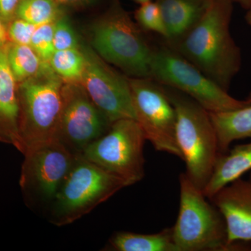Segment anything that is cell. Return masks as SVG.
<instances>
[{"label":"cell","mask_w":251,"mask_h":251,"mask_svg":"<svg viewBox=\"0 0 251 251\" xmlns=\"http://www.w3.org/2000/svg\"><path fill=\"white\" fill-rule=\"evenodd\" d=\"M49 64L64 82L80 83L85 69V54L81 48L54 51Z\"/></svg>","instance_id":"ffe728a7"},{"label":"cell","mask_w":251,"mask_h":251,"mask_svg":"<svg viewBox=\"0 0 251 251\" xmlns=\"http://www.w3.org/2000/svg\"><path fill=\"white\" fill-rule=\"evenodd\" d=\"M7 55L10 67L18 83L35 76L48 64L30 46L7 43Z\"/></svg>","instance_id":"d6986e66"},{"label":"cell","mask_w":251,"mask_h":251,"mask_svg":"<svg viewBox=\"0 0 251 251\" xmlns=\"http://www.w3.org/2000/svg\"><path fill=\"white\" fill-rule=\"evenodd\" d=\"M166 25V40L178 42L199 21L208 0H156Z\"/></svg>","instance_id":"2e32d148"},{"label":"cell","mask_w":251,"mask_h":251,"mask_svg":"<svg viewBox=\"0 0 251 251\" xmlns=\"http://www.w3.org/2000/svg\"><path fill=\"white\" fill-rule=\"evenodd\" d=\"M179 179V213L172 227L178 251H228L227 226L221 211L186 173Z\"/></svg>","instance_id":"8992f818"},{"label":"cell","mask_w":251,"mask_h":251,"mask_svg":"<svg viewBox=\"0 0 251 251\" xmlns=\"http://www.w3.org/2000/svg\"><path fill=\"white\" fill-rule=\"evenodd\" d=\"M56 2L64 6L73 7H85L94 2V0H54Z\"/></svg>","instance_id":"4316f807"},{"label":"cell","mask_w":251,"mask_h":251,"mask_svg":"<svg viewBox=\"0 0 251 251\" xmlns=\"http://www.w3.org/2000/svg\"><path fill=\"white\" fill-rule=\"evenodd\" d=\"M247 106L230 111L209 112L217 135L220 154L235 140L251 138V93Z\"/></svg>","instance_id":"e0dca14e"},{"label":"cell","mask_w":251,"mask_h":251,"mask_svg":"<svg viewBox=\"0 0 251 251\" xmlns=\"http://www.w3.org/2000/svg\"><path fill=\"white\" fill-rule=\"evenodd\" d=\"M55 23V22H54ZM54 23L42 25L36 28L31 38L30 46L44 62L49 64L54 52L53 31Z\"/></svg>","instance_id":"603a6c76"},{"label":"cell","mask_w":251,"mask_h":251,"mask_svg":"<svg viewBox=\"0 0 251 251\" xmlns=\"http://www.w3.org/2000/svg\"><path fill=\"white\" fill-rule=\"evenodd\" d=\"M137 3L139 4H144V3L148 2V1H151V0H134Z\"/></svg>","instance_id":"4dcf8cb0"},{"label":"cell","mask_w":251,"mask_h":251,"mask_svg":"<svg viewBox=\"0 0 251 251\" xmlns=\"http://www.w3.org/2000/svg\"><path fill=\"white\" fill-rule=\"evenodd\" d=\"M135 120L156 151L182 158L176 140V114L164 86L150 77H128Z\"/></svg>","instance_id":"9c48e42d"},{"label":"cell","mask_w":251,"mask_h":251,"mask_svg":"<svg viewBox=\"0 0 251 251\" xmlns=\"http://www.w3.org/2000/svg\"><path fill=\"white\" fill-rule=\"evenodd\" d=\"M246 21L248 23V25L251 26V9L247 11V14L245 16Z\"/></svg>","instance_id":"f546056e"},{"label":"cell","mask_w":251,"mask_h":251,"mask_svg":"<svg viewBox=\"0 0 251 251\" xmlns=\"http://www.w3.org/2000/svg\"><path fill=\"white\" fill-rule=\"evenodd\" d=\"M135 19L143 29L152 31L167 39V30L161 9L157 1H151L140 4L135 11Z\"/></svg>","instance_id":"7402d4cb"},{"label":"cell","mask_w":251,"mask_h":251,"mask_svg":"<svg viewBox=\"0 0 251 251\" xmlns=\"http://www.w3.org/2000/svg\"><path fill=\"white\" fill-rule=\"evenodd\" d=\"M64 15L54 0H21L16 11V18L36 26L56 22Z\"/></svg>","instance_id":"44dd1931"},{"label":"cell","mask_w":251,"mask_h":251,"mask_svg":"<svg viewBox=\"0 0 251 251\" xmlns=\"http://www.w3.org/2000/svg\"><path fill=\"white\" fill-rule=\"evenodd\" d=\"M21 0H0V18L5 25L16 18V11Z\"/></svg>","instance_id":"484cf974"},{"label":"cell","mask_w":251,"mask_h":251,"mask_svg":"<svg viewBox=\"0 0 251 251\" xmlns=\"http://www.w3.org/2000/svg\"><path fill=\"white\" fill-rule=\"evenodd\" d=\"M164 87L176 110V140L186 164V174L203 191L220 155L210 114L186 94Z\"/></svg>","instance_id":"3957f363"},{"label":"cell","mask_w":251,"mask_h":251,"mask_svg":"<svg viewBox=\"0 0 251 251\" xmlns=\"http://www.w3.org/2000/svg\"><path fill=\"white\" fill-rule=\"evenodd\" d=\"M53 44L54 51L80 48L76 34L64 15L54 23Z\"/></svg>","instance_id":"cb8c5ba5"},{"label":"cell","mask_w":251,"mask_h":251,"mask_svg":"<svg viewBox=\"0 0 251 251\" xmlns=\"http://www.w3.org/2000/svg\"><path fill=\"white\" fill-rule=\"evenodd\" d=\"M38 27L21 18H16L9 24L8 37L14 44L30 46L31 38Z\"/></svg>","instance_id":"d4e9b609"},{"label":"cell","mask_w":251,"mask_h":251,"mask_svg":"<svg viewBox=\"0 0 251 251\" xmlns=\"http://www.w3.org/2000/svg\"><path fill=\"white\" fill-rule=\"evenodd\" d=\"M210 201L224 216L228 251L245 249L251 243V171L220 189Z\"/></svg>","instance_id":"4fadbf2b"},{"label":"cell","mask_w":251,"mask_h":251,"mask_svg":"<svg viewBox=\"0 0 251 251\" xmlns=\"http://www.w3.org/2000/svg\"><path fill=\"white\" fill-rule=\"evenodd\" d=\"M125 187L123 180L77 155L51 203L50 221L72 224Z\"/></svg>","instance_id":"5b68a950"},{"label":"cell","mask_w":251,"mask_h":251,"mask_svg":"<svg viewBox=\"0 0 251 251\" xmlns=\"http://www.w3.org/2000/svg\"><path fill=\"white\" fill-rule=\"evenodd\" d=\"M8 39L9 37H8L7 30L5 27L4 23L0 18V46L6 44L7 43Z\"/></svg>","instance_id":"83f0119b"},{"label":"cell","mask_w":251,"mask_h":251,"mask_svg":"<svg viewBox=\"0 0 251 251\" xmlns=\"http://www.w3.org/2000/svg\"><path fill=\"white\" fill-rule=\"evenodd\" d=\"M150 78L182 92L209 112L230 111L250 103L248 98L239 100L229 95L227 91L171 48L153 49Z\"/></svg>","instance_id":"52a82bcc"},{"label":"cell","mask_w":251,"mask_h":251,"mask_svg":"<svg viewBox=\"0 0 251 251\" xmlns=\"http://www.w3.org/2000/svg\"><path fill=\"white\" fill-rule=\"evenodd\" d=\"M85 66L80 84L111 123L122 119L135 120L128 77L112 69L97 52L82 47Z\"/></svg>","instance_id":"7c38bea8"},{"label":"cell","mask_w":251,"mask_h":251,"mask_svg":"<svg viewBox=\"0 0 251 251\" xmlns=\"http://www.w3.org/2000/svg\"><path fill=\"white\" fill-rule=\"evenodd\" d=\"M57 138L74 154L103 136L112 123L80 83L64 82Z\"/></svg>","instance_id":"30bf717a"},{"label":"cell","mask_w":251,"mask_h":251,"mask_svg":"<svg viewBox=\"0 0 251 251\" xmlns=\"http://www.w3.org/2000/svg\"><path fill=\"white\" fill-rule=\"evenodd\" d=\"M109 246L117 251H178L172 227L151 234L116 232L110 238Z\"/></svg>","instance_id":"ac0fdd59"},{"label":"cell","mask_w":251,"mask_h":251,"mask_svg":"<svg viewBox=\"0 0 251 251\" xmlns=\"http://www.w3.org/2000/svg\"><path fill=\"white\" fill-rule=\"evenodd\" d=\"M146 140L136 120L122 119L112 123L108 131L87 146L80 155L123 180L128 187L145 176L144 145Z\"/></svg>","instance_id":"ba28073f"},{"label":"cell","mask_w":251,"mask_h":251,"mask_svg":"<svg viewBox=\"0 0 251 251\" xmlns=\"http://www.w3.org/2000/svg\"><path fill=\"white\" fill-rule=\"evenodd\" d=\"M64 81L50 64L18 83V148L23 155L57 138Z\"/></svg>","instance_id":"7a4b0ae2"},{"label":"cell","mask_w":251,"mask_h":251,"mask_svg":"<svg viewBox=\"0 0 251 251\" xmlns=\"http://www.w3.org/2000/svg\"><path fill=\"white\" fill-rule=\"evenodd\" d=\"M232 0H208L199 21L175 49L228 92L242 66V53L230 33Z\"/></svg>","instance_id":"6da1fadb"},{"label":"cell","mask_w":251,"mask_h":251,"mask_svg":"<svg viewBox=\"0 0 251 251\" xmlns=\"http://www.w3.org/2000/svg\"><path fill=\"white\" fill-rule=\"evenodd\" d=\"M24 156L19 180L21 190L27 197L52 203L76 155L56 138Z\"/></svg>","instance_id":"8fae6325"},{"label":"cell","mask_w":251,"mask_h":251,"mask_svg":"<svg viewBox=\"0 0 251 251\" xmlns=\"http://www.w3.org/2000/svg\"><path fill=\"white\" fill-rule=\"evenodd\" d=\"M233 3L240 5L243 9L247 10L251 9V0H232Z\"/></svg>","instance_id":"f1b7e54d"},{"label":"cell","mask_w":251,"mask_h":251,"mask_svg":"<svg viewBox=\"0 0 251 251\" xmlns=\"http://www.w3.org/2000/svg\"><path fill=\"white\" fill-rule=\"evenodd\" d=\"M251 171V142L239 144L218 157L209 182L203 193L210 200L226 185Z\"/></svg>","instance_id":"9a60e30c"},{"label":"cell","mask_w":251,"mask_h":251,"mask_svg":"<svg viewBox=\"0 0 251 251\" xmlns=\"http://www.w3.org/2000/svg\"><path fill=\"white\" fill-rule=\"evenodd\" d=\"M95 52L130 77H150L153 49L119 5L97 20L90 29Z\"/></svg>","instance_id":"277c9868"},{"label":"cell","mask_w":251,"mask_h":251,"mask_svg":"<svg viewBox=\"0 0 251 251\" xmlns=\"http://www.w3.org/2000/svg\"><path fill=\"white\" fill-rule=\"evenodd\" d=\"M18 82L10 67L7 43L0 46V143L18 148Z\"/></svg>","instance_id":"5bb4252c"}]
</instances>
